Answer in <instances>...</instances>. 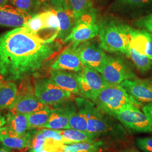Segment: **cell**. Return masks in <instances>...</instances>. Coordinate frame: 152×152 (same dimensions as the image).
<instances>
[{
    "instance_id": "6da1fadb",
    "label": "cell",
    "mask_w": 152,
    "mask_h": 152,
    "mask_svg": "<svg viewBox=\"0 0 152 152\" xmlns=\"http://www.w3.org/2000/svg\"><path fill=\"white\" fill-rule=\"evenodd\" d=\"M62 48L57 41L47 42L23 27L0 34V74L9 81L35 75Z\"/></svg>"
},
{
    "instance_id": "7a4b0ae2",
    "label": "cell",
    "mask_w": 152,
    "mask_h": 152,
    "mask_svg": "<svg viewBox=\"0 0 152 152\" xmlns=\"http://www.w3.org/2000/svg\"><path fill=\"white\" fill-rule=\"evenodd\" d=\"M99 24L100 46L112 53H121L127 57L130 49L128 26L112 18L102 20Z\"/></svg>"
},
{
    "instance_id": "3957f363",
    "label": "cell",
    "mask_w": 152,
    "mask_h": 152,
    "mask_svg": "<svg viewBox=\"0 0 152 152\" xmlns=\"http://www.w3.org/2000/svg\"><path fill=\"white\" fill-rule=\"evenodd\" d=\"M91 101L109 115L131 105L141 106L120 85H108Z\"/></svg>"
},
{
    "instance_id": "277c9868",
    "label": "cell",
    "mask_w": 152,
    "mask_h": 152,
    "mask_svg": "<svg viewBox=\"0 0 152 152\" xmlns=\"http://www.w3.org/2000/svg\"><path fill=\"white\" fill-rule=\"evenodd\" d=\"M75 26L70 34L63 41L78 46L96 37L99 33L97 22V11L94 7L76 20Z\"/></svg>"
},
{
    "instance_id": "5b68a950",
    "label": "cell",
    "mask_w": 152,
    "mask_h": 152,
    "mask_svg": "<svg viewBox=\"0 0 152 152\" xmlns=\"http://www.w3.org/2000/svg\"><path fill=\"white\" fill-rule=\"evenodd\" d=\"M100 73L108 85H120L125 80L137 78L130 64L124 59L108 55Z\"/></svg>"
},
{
    "instance_id": "8992f818",
    "label": "cell",
    "mask_w": 152,
    "mask_h": 152,
    "mask_svg": "<svg viewBox=\"0 0 152 152\" xmlns=\"http://www.w3.org/2000/svg\"><path fill=\"white\" fill-rule=\"evenodd\" d=\"M112 116L132 130L152 133V123L139 107L131 105L112 114Z\"/></svg>"
},
{
    "instance_id": "52a82bcc",
    "label": "cell",
    "mask_w": 152,
    "mask_h": 152,
    "mask_svg": "<svg viewBox=\"0 0 152 152\" xmlns=\"http://www.w3.org/2000/svg\"><path fill=\"white\" fill-rule=\"evenodd\" d=\"M34 95L46 105L63 103L71 98V93L55 85L50 78H39L34 81Z\"/></svg>"
},
{
    "instance_id": "ba28073f",
    "label": "cell",
    "mask_w": 152,
    "mask_h": 152,
    "mask_svg": "<svg viewBox=\"0 0 152 152\" xmlns=\"http://www.w3.org/2000/svg\"><path fill=\"white\" fill-rule=\"evenodd\" d=\"M77 74L80 92L87 99L92 100L108 85L100 72L86 66Z\"/></svg>"
},
{
    "instance_id": "9c48e42d",
    "label": "cell",
    "mask_w": 152,
    "mask_h": 152,
    "mask_svg": "<svg viewBox=\"0 0 152 152\" xmlns=\"http://www.w3.org/2000/svg\"><path fill=\"white\" fill-rule=\"evenodd\" d=\"M109 9L114 14L136 19L152 11V0H114Z\"/></svg>"
},
{
    "instance_id": "30bf717a",
    "label": "cell",
    "mask_w": 152,
    "mask_h": 152,
    "mask_svg": "<svg viewBox=\"0 0 152 152\" xmlns=\"http://www.w3.org/2000/svg\"><path fill=\"white\" fill-rule=\"evenodd\" d=\"M82 101L87 113V132L95 139L107 134L110 126L104 113L89 99L82 98Z\"/></svg>"
},
{
    "instance_id": "8fae6325",
    "label": "cell",
    "mask_w": 152,
    "mask_h": 152,
    "mask_svg": "<svg viewBox=\"0 0 152 152\" xmlns=\"http://www.w3.org/2000/svg\"><path fill=\"white\" fill-rule=\"evenodd\" d=\"M77 50L83 65L101 72L107 56L101 47L87 41L79 45Z\"/></svg>"
},
{
    "instance_id": "7c38bea8",
    "label": "cell",
    "mask_w": 152,
    "mask_h": 152,
    "mask_svg": "<svg viewBox=\"0 0 152 152\" xmlns=\"http://www.w3.org/2000/svg\"><path fill=\"white\" fill-rule=\"evenodd\" d=\"M65 102L55 105L54 108L51 109L48 121L44 127L55 130L69 129V121L76 108L73 104Z\"/></svg>"
},
{
    "instance_id": "4fadbf2b",
    "label": "cell",
    "mask_w": 152,
    "mask_h": 152,
    "mask_svg": "<svg viewBox=\"0 0 152 152\" xmlns=\"http://www.w3.org/2000/svg\"><path fill=\"white\" fill-rule=\"evenodd\" d=\"M120 85L138 103H152V82L137 78L127 80Z\"/></svg>"
},
{
    "instance_id": "5bb4252c",
    "label": "cell",
    "mask_w": 152,
    "mask_h": 152,
    "mask_svg": "<svg viewBox=\"0 0 152 152\" xmlns=\"http://www.w3.org/2000/svg\"><path fill=\"white\" fill-rule=\"evenodd\" d=\"M77 46L73 45L65 49L51 66L52 70L69 71L78 73L83 68Z\"/></svg>"
},
{
    "instance_id": "9a60e30c",
    "label": "cell",
    "mask_w": 152,
    "mask_h": 152,
    "mask_svg": "<svg viewBox=\"0 0 152 152\" xmlns=\"http://www.w3.org/2000/svg\"><path fill=\"white\" fill-rule=\"evenodd\" d=\"M32 17L14 6H0V27H21Z\"/></svg>"
},
{
    "instance_id": "2e32d148",
    "label": "cell",
    "mask_w": 152,
    "mask_h": 152,
    "mask_svg": "<svg viewBox=\"0 0 152 152\" xmlns=\"http://www.w3.org/2000/svg\"><path fill=\"white\" fill-rule=\"evenodd\" d=\"M130 47L152 60V33L145 29L137 30L128 26Z\"/></svg>"
},
{
    "instance_id": "e0dca14e",
    "label": "cell",
    "mask_w": 152,
    "mask_h": 152,
    "mask_svg": "<svg viewBox=\"0 0 152 152\" xmlns=\"http://www.w3.org/2000/svg\"><path fill=\"white\" fill-rule=\"evenodd\" d=\"M50 79L61 89L71 94L80 92L77 74L63 70H52Z\"/></svg>"
},
{
    "instance_id": "ac0fdd59",
    "label": "cell",
    "mask_w": 152,
    "mask_h": 152,
    "mask_svg": "<svg viewBox=\"0 0 152 152\" xmlns=\"http://www.w3.org/2000/svg\"><path fill=\"white\" fill-rule=\"evenodd\" d=\"M48 107L49 106L42 103L35 95L26 94L17 97L11 110L14 113L28 114Z\"/></svg>"
},
{
    "instance_id": "d6986e66",
    "label": "cell",
    "mask_w": 152,
    "mask_h": 152,
    "mask_svg": "<svg viewBox=\"0 0 152 152\" xmlns=\"http://www.w3.org/2000/svg\"><path fill=\"white\" fill-rule=\"evenodd\" d=\"M8 135L12 137L23 136L28 128L27 114L10 112L6 116Z\"/></svg>"
},
{
    "instance_id": "ffe728a7",
    "label": "cell",
    "mask_w": 152,
    "mask_h": 152,
    "mask_svg": "<svg viewBox=\"0 0 152 152\" xmlns=\"http://www.w3.org/2000/svg\"><path fill=\"white\" fill-rule=\"evenodd\" d=\"M54 10L60 24V30L56 38L63 41L72 32L76 22L70 12L63 7H56Z\"/></svg>"
},
{
    "instance_id": "44dd1931",
    "label": "cell",
    "mask_w": 152,
    "mask_h": 152,
    "mask_svg": "<svg viewBox=\"0 0 152 152\" xmlns=\"http://www.w3.org/2000/svg\"><path fill=\"white\" fill-rule=\"evenodd\" d=\"M76 103L77 108L71 115L69 121V129L87 132V113L82 98H77Z\"/></svg>"
},
{
    "instance_id": "7402d4cb",
    "label": "cell",
    "mask_w": 152,
    "mask_h": 152,
    "mask_svg": "<svg viewBox=\"0 0 152 152\" xmlns=\"http://www.w3.org/2000/svg\"><path fill=\"white\" fill-rule=\"evenodd\" d=\"M17 94V86L12 82H8L0 87V110L11 109L16 102Z\"/></svg>"
},
{
    "instance_id": "603a6c76",
    "label": "cell",
    "mask_w": 152,
    "mask_h": 152,
    "mask_svg": "<svg viewBox=\"0 0 152 152\" xmlns=\"http://www.w3.org/2000/svg\"><path fill=\"white\" fill-rule=\"evenodd\" d=\"M63 137V142L64 144L73 143L90 142L95 141V139L86 131L74 130L72 129L57 130Z\"/></svg>"
},
{
    "instance_id": "cb8c5ba5",
    "label": "cell",
    "mask_w": 152,
    "mask_h": 152,
    "mask_svg": "<svg viewBox=\"0 0 152 152\" xmlns=\"http://www.w3.org/2000/svg\"><path fill=\"white\" fill-rule=\"evenodd\" d=\"M66 10L70 12L75 22L93 8L91 0H66Z\"/></svg>"
},
{
    "instance_id": "d4e9b609",
    "label": "cell",
    "mask_w": 152,
    "mask_h": 152,
    "mask_svg": "<svg viewBox=\"0 0 152 152\" xmlns=\"http://www.w3.org/2000/svg\"><path fill=\"white\" fill-rule=\"evenodd\" d=\"M33 133H26L23 136L12 137L7 135L4 136L1 140L4 147L9 149H23L29 148L32 140Z\"/></svg>"
},
{
    "instance_id": "484cf974",
    "label": "cell",
    "mask_w": 152,
    "mask_h": 152,
    "mask_svg": "<svg viewBox=\"0 0 152 152\" xmlns=\"http://www.w3.org/2000/svg\"><path fill=\"white\" fill-rule=\"evenodd\" d=\"M103 142L101 141L82 142L65 144L64 152H99Z\"/></svg>"
},
{
    "instance_id": "4316f807",
    "label": "cell",
    "mask_w": 152,
    "mask_h": 152,
    "mask_svg": "<svg viewBox=\"0 0 152 152\" xmlns=\"http://www.w3.org/2000/svg\"><path fill=\"white\" fill-rule=\"evenodd\" d=\"M51 111V109L49 107L37 112L27 114L29 129L44 127L48 121Z\"/></svg>"
},
{
    "instance_id": "83f0119b",
    "label": "cell",
    "mask_w": 152,
    "mask_h": 152,
    "mask_svg": "<svg viewBox=\"0 0 152 152\" xmlns=\"http://www.w3.org/2000/svg\"><path fill=\"white\" fill-rule=\"evenodd\" d=\"M128 57L131 58L136 68L141 72L145 73L152 68V60L145 55L141 54L130 47Z\"/></svg>"
},
{
    "instance_id": "f1b7e54d",
    "label": "cell",
    "mask_w": 152,
    "mask_h": 152,
    "mask_svg": "<svg viewBox=\"0 0 152 152\" xmlns=\"http://www.w3.org/2000/svg\"><path fill=\"white\" fill-rule=\"evenodd\" d=\"M11 4L16 8L33 16L37 14L41 5V1L40 0H11Z\"/></svg>"
},
{
    "instance_id": "f546056e",
    "label": "cell",
    "mask_w": 152,
    "mask_h": 152,
    "mask_svg": "<svg viewBox=\"0 0 152 152\" xmlns=\"http://www.w3.org/2000/svg\"><path fill=\"white\" fill-rule=\"evenodd\" d=\"M46 137L41 130L33 132L29 149L31 152H40L44 148Z\"/></svg>"
},
{
    "instance_id": "4dcf8cb0",
    "label": "cell",
    "mask_w": 152,
    "mask_h": 152,
    "mask_svg": "<svg viewBox=\"0 0 152 152\" xmlns=\"http://www.w3.org/2000/svg\"><path fill=\"white\" fill-rule=\"evenodd\" d=\"M136 27L146 29V31L152 33V12L141 16L134 22Z\"/></svg>"
},
{
    "instance_id": "1f68e13d",
    "label": "cell",
    "mask_w": 152,
    "mask_h": 152,
    "mask_svg": "<svg viewBox=\"0 0 152 152\" xmlns=\"http://www.w3.org/2000/svg\"><path fill=\"white\" fill-rule=\"evenodd\" d=\"M64 144L61 141L46 139L43 149L50 152H64Z\"/></svg>"
},
{
    "instance_id": "d6a6232c",
    "label": "cell",
    "mask_w": 152,
    "mask_h": 152,
    "mask_svg": "<svg viewBox=\"0 0 152 152\" xmlns=\"http://www.w3.org/2000/svg\"><path fill=\"white\" fill-rule=\"evenodd\" d=\"M135 144L142 152H152V137L137 138Z\"/></svg>"
},
{
    "instance_id": "836d02e7",
    "label": "cell",
    "mask_w": 152,
    "mask_h": 152,
    "mask_svg": "<svg viewBox=\"0 0 152 152\" xmlns=\"http://www.w3.org/2000/svg\"><path fill=\"white\" fill-rule=\"evenodd\" d=\"M40 130L41 131L46 139H51L63 142V137L58 131L50 129H42Z\"/></svg>"
},
{
    "instance_id": "e575fe53",
    "label": "cell",
    "mask_w": 152,
    "mask_h": 152,
    "mask_svg": "<svg viewBox=\"0 0 152 152\" xmlns=\"http://www.w3.org/2000/svg\"><path fill=\"white\" fill-rule=\"evenodd\" d=\"M142 112L147 115L152 123V103L145 104L142 108Z\"/></svg>"
},
{
    "instance_id": "d590c367",
    "label": "cell",
    "mask_w": 152,
    "mask_h": 152,
    "mask_svg": "<svg viewBox=\"0 0 152 152\" xmlns=\"http://www.w3.org/2000/svg\"><path fill=\"white\" fill-rule=\"evenodd\" d=\"M51 4L54 5L55 8L56 7H63L66 10V0H50Z\"/></svg>"
},
{
    "instance_id": "8d00e7d4",
    "label": "cell",
    "mask_w": 152,
    "mask_h": 152,
    "mask_svg": "<svg viewBox=\"0 0 152 152\" xmlns=\"http://www.w3.org/2000/svg\"><path fill=\"white\" fill-rule=\"evenodd\" d=\"M8 135V130L6 127H1L0 128V141H1V140L4 136Z\"/></svg>"
},
{
    "instance_id": "74e56055",
    "label": "cell",
    "mask_w": 152,
    "mask_h": 152,
    "mask_svg": "<svg viewBox=\"0 0 152 152\" xmlns=\"http://www.w3.org/2000/svg\"><path fill=\"white\" fill-rule=\"evenodd\" d=\"M5 124H6V119L5 117L0 112V128L2 127Z\"/></svg>"
},
{
    "instance_id": "f35d334b",
    "label": "cell",
    "mask_w": 152,
    "mask_h": 152,
    "mask_svg": "<svg viewBox=\"0 0 152 152\" xmlns=\"http://www.w3.org/2000/svg\"><path fill=\"white\" fill-rule=\"evenodd\" d=\"M0 152H11L9 148L7 147H4L0 148Z\"/></svg>"
},
{
    "instance_id": "ab89813d",
    "label": "cell",
    "mask_w": 152,
    "mask_h": 152,
    "mask_svg": "<svg viewBox=\"0 0 152 152\" xmlns=\"http://www.w3.org/2000/svg\"><path fill=\"white\" fill-rule=\"evenodd\" d=\"M8 1L9 0H0V6L6 5Z\"/></svg>"
},
{
    "instance_id": "60d3db41",
    "label": "cell",
    "mask_w": 152,
    "mask_h": 152,
    "mask_svg": "<svg viewBox=\"0 0 152 152\" xmlns=\"http://www.w3.org/2000/svg\"><path fill=\"white\" fill-rule=\"evenodd\" d=\"M139 152V151H136V150H135V149H130V150H126V151H122V152Z\"/></svg>"
},
{
    "instance_id": "b9f144b4",
    "label": "cell",
    "mask_w": 152,
    "mask_h": 152,
    "mask_svg": "<svg viewBox=\"0 0 152 152\" xmlns=\"http://www.w3.org/2000/svg\"><path fill=\"white\" fill-rule=\"evenodd\" d=\"M4 82L2 80H1L0 79V87H2V86H3V85H4Z\"/></svg>"
},
{
    "instance_id": "7bdbcfd3",
    "label": "cell",
    "mask_w": 152,
    "mask_h": 152,
    "mask_svg": "<svg viewBox=\"0 0 152 152\" xmlns=\"http://www.w3.org/2000/svg\"><path fill=\"white\" fill-rule=\"evenodd\" d=\"M103 1H109V0H103Z\"/></svg>"
}]
</instances>
